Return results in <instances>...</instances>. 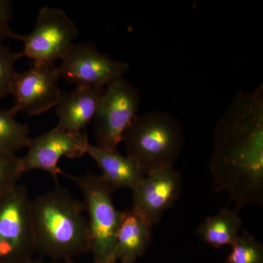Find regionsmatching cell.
Returning <instances> with one entry per match:
<instances>
[{"instance_id": "obj_21", "label": "cell", "mask_w": 263, "mask_h": 263, "mask_svg": "<svg viewBox=\"0 0 263 263\" xmlns=\"http://www.w3.org/2000/svg\"><path fill=\"white\" fill-rule=\"evenodd\" d=\"M32 263H47L43 262L42 260H34L33 261ZM50 263H73L72 262H71V260L69 261H63V262H50Z\"/></svg>"}, {"instance_id": "obj_13", "label": "cell", "mask_w": 263, "mask_h": 263, "mask_svg": "<svg viewBox=\"0 0 263 263\" xmlns=\"http://www.w3.org/2000/svg\"><path fill=\"white\" fill-rule=\"evenodd\" d=\"M89 155L101 171L102 179L114 192L120 189L133 190L146 174L139 164L119 151H108L90 144Z\"/></svg>"}, {"instance_id": "obj_14", "label": "cell", "mask_w": 263, "mask_h": 263, "mask_svg": "<svg viewBox=\"0 0 263 263\" xmlns=\"http://www.w3.org/2000/svg\"><path fill=\"white\" fill-rule=\"evenodd\" d=\"M152 228L131 209L123 211L116 239L114 261L136 263L151 245Z\"/></svg>"}, {"instance_id": "obj_4", "label": "cell", "mask_w": 263, "mask_h": 263, "mask_svg": "<svg viewBox=\"0 0 263 263\" xmlns=\"http://www.w3.org/2000/svg\"><path fill=\"white\" fill-rule=\"evenodd\" d=\"M83 195L90 238V252L95 263L114 261L116 239L123 217V211L114 205L115 192L100 175L88 174L71 177Z\"/></svg>"}, {"instance_id": "obj_22", "label": "cell", "mask_w": 263, "mask_h": 263, "mask_svg": "<svg viewBox=\"0 0 263 263\" xmlns=\"http://www.w3.org/2000/svg\"><path fill=\"white\" fill-rule=\"evenodd\" d=\"M112 263H119V262H116V261H115V262H112Z\"/></svg>"}, {"instance_id": "obj_19", "label": "cell", "mask_w": 263, "mask_h": 263, "mask_svg": "<svg viewBox=\"0 0 263 263\" xmlns=\"http://www.w3.org/2000/svg\"><path fill=\"white\" fill-rule=\"evenodd\" d=\"M21 57V52H13L8 46L0 43V99L13 92L18 75L15 70V64Z\"/></svg>"}, {"instance_id": "obj_9", "label": "cell", "mask_w": 263, "mask_h": 263, "mask_svg": "<svg viewBox=\"0 0 263 263\" xmlns=\"http://www.w3.org/2000/svg\"><path fill=\"white\" fill-rule=\"evenodd\" d=\"M89 145L86 133L54 127L31 138L27 155L22 157L24 173L35 170L46 171L58 184L60 175L67 176L59 166L60 160L84 157L87 155Z\"/></svg>"}, {"instance_id": "obj_7", "label": "cell", "mask_w": 263, "mask_h": 263, "mask_svg": "<svg viewBox=\"0 0 263 263\" xmlns=\"http://www.w3.org/2000/svg\"><path fill=\"white\" fill-rule=\"evenodd\" d=\"M79 34L77 26L65 12L59 8L43 7L38 13L32 32L19 34L24 43L22 57H28L32 63L55 65L65 58Z\"/></svg>"}, {"instance_id": "obj_20", "label": "cell", "mask_w": 263, "mask_h": 263, "mask_svg": "<svg viewBox=\"0 0 263 263\" xmlns=\"http://www.w3.org/2000/svg\"><path fill=\"white\" fill-rule=\"evenodd\" d=\"M13 4L9 0H0V43L6 39L18 40V34L10 28V21L13 15Z\"/></svg>"}, {"instance_id": "obj_16", "label": "cell", "mask_w": 263, "mask_h": 263, "mask_svg": "<svg viewBox=\"0 0 263 263\" xmlns=\"http://www.w3.org/2000/svg\"><path fill=\"white\" fill-rule=\"evenodd\" d=\"M29 128L18 122L10 110L0 108V151L16 154L30 142Z\"/></svg>"}, {"instance_id": "obj_5", "label": "cell", "mask_w": 263, "mask_h": 263, "mask_svg": "<svg viewBox=\"0 0 263 263\" xmlns=\"http://www.w3.org/2000/svg\"><path fill=\"white\" fill-rule=\"evenodd\" d=\"M32 202L24 186L0 198V263H32L37 252Z\"/></svg>"}, {"instance_id": "obj_3", "label": "cell", "mask_w": 263, "mask_h": 263, "mask_svg": "<svg viewBox=\"0 0 263 263\" xmlns=\"http://www.w3.org/2000/svg\"><path fill=\"white\" fill-rule=\"evenodd\" d=\"M130 157L145 174L173 167L185 144L182 126L174 116L165 111L137 116L123 136Z\"/></svg>"}, {"instance_id": "obj_1", "label": "cell", "mask_w": 263, "mask_h": 263, "mask_svg": "<svg viewBox=\"0 0 263 263\" xmlns=\"http://www.w3.org/2000/svg\"><path fill=\"white\" fill-rule=\"evenodd\" d=\"M210 171L237 209L263 204V86L240 91L216 124Z\"/></svg>"}, {"instance_id": "obj_10", "label": "cell", "mask_w": 263, "mask_h": 263, "mask_svg": "<svg viewBox=\"0 0 263 263\" xmlns=\"http://www.w3.org/2000/svg\"><path fill=\"white\" fill-rule=\"evenodd\" d=\"M60 79L55 65L32 63L28 70L18 72L12 92L14 105L10 110L15 115L37 116L56 107L62 95Z\"/></svg>"}, {"instance_id": "obj_6", "label": "cell", "mask_w": 263, "mask_h": 263, "mask_svg": "<svg viewBox=\"0 0 263 263\" xmlns=\"http://www.w3.org/2000/svg\"><path fill=\"white\" fill-rule=\"evenodd\" d=\"M140 104L139 91L123 78L108 85L93 119L95 146L118 151L124 133L138 116Z\"/></svg>"}, {"instance_id": "obj_18", "label": "cell", "mask_w": 263, "mask_h": 263, "mask_svg": "<svg viewBox=\"0 0 263 263\" xmlns=\"http://www.w3.org/2000/svg\"><path fill=\"white\" fill-rule=\"evenodd\" d=\"M23 174L22 157L0 151V198L18 186Z\"/></svg>"}, {"instance_id": "obj_2", "label": "cell", "mask_w": 263, "mask_h": 263, "mask_svg": "<svg viewBox=\"0 0 263 263\" xmlns=\"http://www.w3.org/2000/svg\"><path fill=\"white\" fill-rule=\"evenodd\" d=\"M37 251L56 260L69 261L90 252L87 217L83 202L56 187L32 202Z\"/></svg>"}, {"instance_id": "obj_17", "label": "cell", "mask_w": 263, "mask_h": 263, "mask_svg": "<svg viewBox=\"0 0 263 263\" xmlns=\"http://www.w3.org/2000/svg\"><path fill=\"white\" fill-rule=\"evenodd\" d=\"M226 263H263V246L255 237L245 232L231 246Z\"/></svg>"}, {"instance_id": "obj_15", "label": "cell", "mask_w": 263, "mask_h": 263, "mask_svg": "<svg viewBox=\"0 0 263 263\" xmlns=\"http://www.w3.org/2000/svg\"><path fill=\"white\" fill-rule=\"evenodd\" d=\"M242 223L237 211L223 209L219 214L207 218L199 227L197 234L213 248L231 247L239 236Z\"/></svg>"}, {"instance_id": "obj_8", "label": "cell", "mask_w": 263, "mask_h": 263, "mask_svg": "<svg viewBox=\"0 0 263 263\" xmlns=\"http://www.w3.org/2000/svg\"><path fill=\"white\" fill-rule=\"evenodd\" d=\"M129 69L124 62L103 54L91 43L74 44L61 65L57 67L60 78L82 87L105 89L122 79Z\"/></svg>"}, {"instance_id": "obj_12", "label": "cell", "mask_w": 263, "mask_h": 263, "mask_svg": "<svg viewBox=\"0 0 263 263\" xmlns=\"http://www.w3.org/2000/svg\"><path fill=\"white\" fill-rule=\"evenodd\" d=\"M104 89L77 86L62 94L56 106L57 127L70 132H82L93 121Z\"/></svg>"}, {"instance_id": "obj_11", "label": "cell", "mask_w": 263, "mask_h": 263, "mask_svg": "<svg viewBox=\"0 0 263 263\" xmlns=\"http://www.w3.org/2000/svg\"><path fill=\"white\" fill-rule=\"evenodd\" d=\"M182 183L181 174L174 166L146 174L132 190V210L151 226H156L164 213L174 206Z\"/></svg>"}]
</instances>
